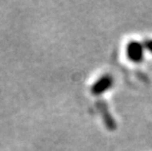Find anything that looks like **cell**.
I'll return each instance as SVG.
<instances>
[{
  "mask_svg": "<svg viewBox=\"0 0 152 151\" xmlns=\"http://www.w3.org/2000/svg\"><path fill=\"white\" fill-rule=\"evenodd\" d=\"M144 47L143 44L140 41L132 40L127 44L126 53L128 59L132 63L140 64L144 59Z\"/></svg>",
  "mask_w": 152,
  "mask_h": 151,
  "instance_id": "1",
  "label": "cell"
},
{
  "mask_svg": "<svg viewBox=\"0 0 152 151\" xmlns=\"http://www.w3.org/2000/svg\"><path fill=\"white\" fill-rule=\"evenodd\" d=\"M142 44H143L144 49H146V50L149 51L150 53H152V39H147V40H145Z\"/></svg>",
  "mask_w": 152,
  "mask_h": 151,
  "instance_id": "2",
  "label": "cell"
}]
</instances>
